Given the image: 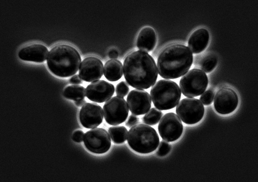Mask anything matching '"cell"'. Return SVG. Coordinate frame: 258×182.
Returning <instances> with one entry per match:
<instances>
[{
    "instance_id": "obj_4",
    "label": "cell",
    "mask_w": 258,
    "mask_h": 182,
    "mask_svg": "<svg viewBox=\"0 0 258 182\" xmlns=\"http://www.w3.org/2000/svg\"><path fill=\"white\" fill-rule=\"evenodd\" d=\"M127 142L136 152L148 154L157 149L159 137L154 128L147 124H139L133 126L127 134Z\"/></svg>"
},
{
    "instance_id": "obj_12",
    "label": "cell",
    "mask_w": 258,
    "mask_h": 182,
    "mask_svg": "<svg viewBox=\"0 0 258 182\" xmlns=\"http://www.w3.org/2000/svg\"><path fill=\"white\" fill-rule=\"evenodd\" d=\"M126 100L129 110L135 115L147 114L151 107L150 94L143 90H132L128 94Z\"/></svg>"
},
{
    "instance_id": "obj_7",
    "label": "cell",
    "mask_w": 258,
    "mask_h": 182,
    "mask_svg": "<svg viewBox=\"0 0 258 182\" xmlns=\"http://www.w3.org/2000/svg\"><path fill=\"white\" fill-rule=\"evenodd\" d=\"M176 112L183 122L192 125L203 119L205 114V107L199 100L187 98L183 99L177 104Z\"/></svg>"
},
{
    "instance_id": "obj_8",
    "label": "cell",
    "mask_w": 258,
    "mask_h": 182,
    "mask_svg": "<svg viewBox=\"0 0 258 182\" xmlns=\"http://www.w3.org/2000/svg\"><path fill=\"white\" fill-rule=\"evenodd\" d=\"M128 107L125 99L114 97L105 103L103 115L106 122L111 125H118L124 122L128 115Z\"/></svg>"
},
{
    "instance_id": "obj_17",
    "label": "cell",
    "mask_w": 258,
    "mask_h": 182,
    "mask_svg": "<svg viewBox=\"0 0 258 182\" xmlns=\"http://www.w3.org/2000/svg\"><path fill=\"white\" fill-rule=\"evenodd\" d=\"M209 41L208 31L205 29H200L196 31L189 38L188 48L192 53H200L206 49Z\"/></svg>"
},
{
    "instance_id": "obj_29",
    "label": "cell",
    "mask_w": 258,
    "mask_h": 182,
    "mask_svg": "<svg viewBox=\"0 0 258 182\" xmlns=\"http://www.w3.org/2000/svg\"><path fill=\"white\" fill-rule=\"evenodd\" d=\"M70 83L75 85H79L83 83V81L79 76V75H76L73 76L69 81Z\"/></svg>"
},
{
    "instance_id": "obj_16",
    "label": "cell",
    "mask_w": 258,
    "mask_h": 182,
    "mask_svg": "<svg viewBox=\"0 0 258 182\" xmlns=\"http://www.w3.org/2000/svg\"><path fill=\"white\" fill-rule=\"evenodd\" d=\"M48 53L45 46L33 44L22 49L19 53V57L23 61L42 63L47 59Z\"/></svg>"
},
{
    "instance_id": "obj_6",
    "label": "cell",
    "mask_w": 258,
    "mask_h": 182,
    "mask_svg": "<svg viewBox=\"0 0 258 182\" xmlns=\"http://www.w3.org/2000/svg\"><path fill=\"white\" fill-rule=\"evenodd\" d=\"M208 78L203 70H190L184 74L180 81V87L183 96L188 98L197 97L207 89Z\"/></svg>"
},
{
    "instance_id": "obj_15",
    "label": "cell",
    "mask_w": 258,
    "mask_h": 182,
    "mask_svg": "<svg viewBox=\"0 0 258 182\" xmlns=\"http://www.w3.org/2000/svg\"><path fill=\"white\" fill-rule=\"evenodd\" d=\"M86 97L93 102L103 103L114 95V85L103 80H99L88 85L86 88Z\"/></svg>"
},
{
    "instance_id": "obj_24",
    "label": "cell",
    "mask_w": 258,
    "mask_h": 182,
    "mask_svg": "<svg viewBox=\"0 0 258 182\" xmlns=\"http://www.w3.org/2000/svg\"><path fill=\"white\" fill-rule=\"evenodd\" d=\"M214 97V91L212 89H209L202 94L200 100L203 105L207 106L212 104Z\"/></svg>"
},
{
    "instance_id": "obj_23",
    "label": "cell",
    "mask_w": 258,
    "mask_h": 182,
    "mask_svg": "<svg viewBox=\"0 0 258 182\" xmlns=\"http://www.w3.org/2000/svg\"><path fill=\"white\" fill-rule=\"evenodd\" d=\"M217 60L214 55H209L205 57L202 61L201 68L205 73H209L216 67Z\"/></svg>"
},
{
    "instance_id": "obj_28",
    "label": "cell",
    "mask_w": 258,
    "mask_h": 182,
    "mask_svg": "<svg viewBox=\"0 0 258 182\" xmlns=\"http://www.w3.org/2000/svg\"><path fill=\"white\" fill-rule=\"evenodd\" d=\"M84 134L85 133L83 131L77 130L73 134V140L80 143V142H82L84 140Z\"/></svg>"
},
{
    "instance_id": "obj_11",
    "label": "cell",
    "mask_w": 258,
    "mask_h": 182,
    "mask_svg": "<svg viewBox=\"0 0 258 182\" xmlns=\"http://www.w3.org/2000/svg\"><path fill=\"white\" fill-rule=\"evenodd\" d=\"M214 107L218 113L226 115L235 111L238 105L237 93L230 88H223L218 91L214 98Z\"/></svg>"
},
{
    "instance_id": "obj_10",
    "label": "cell",
    "mask_w": 258,
    "mask_h": 182,
    "mask_svg": "<svg viewBox=\"0 0 258 182\" xmlns=\"http://www.w3.org/2000/svg\"><path fill=\"white\" fill-rule=\"evenodd\" d=\"M183 124L179 117L173 113L166 114L158 125L160 136L168 142H173L178 139L183 132Z\"/></svg>"
},
{
    "instance_id": "obj_27",
    "label": "cell",
    "mask_w": 258,
    "mask_h": 182,
    "mask_svg": "<svg viewBox=\"0 0 258 182\" xmlns=\"http://www.w3.org/2000/svg\"><path fill=\"white\" fill-rule=\"evenodd\" d=\"M139 122V118L135 115L132 114L128 118L127 121L125 123V125L127 127L131 128L136 125Z\"/></svg>"
},
{
    "instance_id": "obj_13",
    "label": "cell",
    "mask_w": 258,
    "mask_h": 182,
    "mask_svg": "<svg viewBox=\"0 0 258 182\" xmlns=\"http://www.w3.org/2000/svg\"><path fill=\"white\" fill-rule=\"evenodd\" d=\"M103 65L98 58L89 57L81 63L79 75L83 81L94 82L100 80L103 75Z\"/></svg>"
},
{
    "instance_id": "obj_26",
    "label": "cell",
    "mask_w": 258,
    "mask_h": 182,
    "mask_svg": "<svg viewBox=\"0 0 258 182\" xmlns=\"http://www.w3.org/2000/svg\"><path fill=\"white\" fill-rule=\"evenodd\" d=\"M157 151V154L159 156H164L171 151V145L165 141H161Z\"/></svg>"
},
{
    "instance_id": "obj_2",
    "label": "cell",
    "mask_w": 258,
    "mask_h": 182,
    "mask_svg": "<svg viewBox=\"0 0 258 182\" xmlns=\"http://www.w3.org/2000/svg\"><path fill=\"white\" fill-rule=\"evenodd\" d=\"M192 62V53L188 47L181 44L170 45L159 55L158 72L166 80H173L186 74Z\"/></svg>"
},
{
    "instance_id": "obj_1",
    "label": "cell",
    "mask_w": 258,
    "mask_h": 182,
    "mask_svg": "<svg viewBox=\"0 0 258 182\" xmlns=\"http://www.w3.org/2000/svg\"><path fill=\"white\" fill-rule=\"evenodd\" d=\"M123 74L128 85L137 89H148L156 83L158 75L156 63L146 52L129 54L123 63Z\"/></svg>"
},
{
    "instance_id": "obj_30",
    "label": "cell",
    "mask_w": 258,
    "mask_h": 182,
    "mask_svg": "<svg viewBox=\"0 0 258 182\" xmlns=\"http://www.w3.org/2000/svg\"><path fill=\"white\" fill-rule=\"evenodd\" d=\"M108 56L111 59H117L118 57V53L117 51L112 50L109 52Z\"/></svg>"
},
{
    "instance_id": "obj_9",
    "label": "cell",
    "mask_w": 258,
    "mask_h": 182,
    "mask_svg": "<svg viewBox=\"0 0 258 182\" xmlns=\"http://www.w3.org/2000/svg\"><path fill=\"white\" fill-rule=\"evenodd\" d=\"M83 141L88 151L95 154L107 152L111 145L109 133L103 128H94L87 131Z\"/></svg>"
},
{
    "instance_id": "obj_20",
    "label": "cell",
    "mask_w": 258,
    "mask_h": 182,
    "mask_svg": "<svg viewBox=\"0 0 258 182\" xmlns=\"http://www.w3.org/2000/svg\"><path fill=\"white\" fill-rule=\"evenodd\" d=\"M63 96L74 101L84 99L86 96V91L84 87L79 85L67 86L63 91Z\"/></svg>"
},
{
    "instance_id": "obj_5",
    "label": "cell",
    "mask_w": 258,
    "mask_h": 182,
    "mask_svg": "<svg viewBox=\"0 0 258 182\" xmlns=\"http://www.w3.org/2000/svg\"><path fill=\"white\" fill-rule=\"evenodd\" d=\"M151 97L153 105L160 110H170L176 106L181 98L180 87L170 80H160L153 86Z\"/></svg>"
},
{
    "instance_id": "obj_3",
    "label": "cell",
    "mask_w": 258,
    "mask_h": 182,
    "mask_svg": "<svg viewBox=\"0 0 258 182\" xmlns=\"http://www.w3.org/2000/svg\"><path fill=\"white\" fill-rule=\"evenodd\" d=\"M82 63L78 51L71 46L60 44L53 47L48 53L47 65L56 76L69 77L76 74Z\"/></svg>"
},
{
    "instance_id": "obj_22",
    "label": "cell",
    "mask_w": 258,
    "mask_h": 182,
    "mask_svg": "<svg viewBox=\"0 0 258 182\" xmlns=\"http://www.w3.org/2000/svg\"><path fill=\"white\" fill-rule=\"evenodd\" d=\"M163 115V113L160 110L152 108L147 114H145L143 121L146 124L155 125L159 123Z\"/></svg>"
},
{
    "instance_id": "obj_21",
    "label": "cell",
    "mask_w": 258,
    "mask_h": 182,
    "mask_svg": "<svg viewBox=\"0 0 258 182\" xmlns=\"http://www.w3.org/2000/svg\"><path fill=\"white\" fill-rule=\"evenodd\" d=\"M109 133L115 144H120L124 143L127 139L128 131L123 126H115L109 129Z\"/></svg>"
},
{
    "instance_id": "obj_19",
    "label": "cell",
    "mask_w": 258,
    "mask_h": 182,
    "mask_svg": "<svg viewBox=\"0 0 258 182\" xmlns=\"http://www.w3.org/2000/svg\"><path fill=\"white\" fill-rule=\"evenodd\" d=\"M103 74L110 82H116L119 80L123 74L122 63L117 59L108 60L104 66Z\"/></svg>"
},
{
    "instance_id": "obj_18",
    "label": "cell",
    "mask_w": 258,
    "mask_h": 182,
    "mask_svg": "<svg viewBox=\"0 0 258 182\" xmlns=\"http://www.w3.org/2000/svg\"><path fill=\"white\" fill-rule=\"evenodd\" d=\"M157 36L154 30L150 27L143 29L137 38V46L140 51L150 52L155 49Z\"/></svg>"
},
{
    "instance_id": "obj_31",
    "label": "cell",
    "mask_w": 258,
    "mask_h": 182,
    "mask_svg": "<svg viewBox=\"0 0 258 182\" xmlns=\"http://www.w3.org/2000/svg\"><path fill=\"white\" fill-rule=\"evenodd\" d=\"M86 104V100L83 99H80L78 101H76L75 102V104L78 107H82Z\"/></svg>"
},
{
    "instance_id": "obj_25",
    "label": "cell",
    "mask_w": 258,
    "mask_h": 182,
    "mask_svg": "<svg viewBox=\"0 0 258 182\" xmlns=\"http://www.w3.org/2000/svg\"><path fill=\"white\" fill-rule=\"evenodd\" d=\"M129 90H130V88H129L128 84L124 81L120 82L116 86V93L117 96L125 97Z\"/></svg>"
},
{
    "instance_id": "obj_14",
    "label": "cell",
    "mask_w": 258,
    "mask_h": 182,
    "mask_svg": "<svg viewBox=\"0 0 258 182\" xmlns=\"http://www.w3.org/2000/svg\"><path fill=\"white\" fill-rule=\"evenodd\" d=\"M79 119L81 124L86 129L98 127L103 120L102 107L95 103H86L80 110Z\"/></svg>"
}]
</instances>
